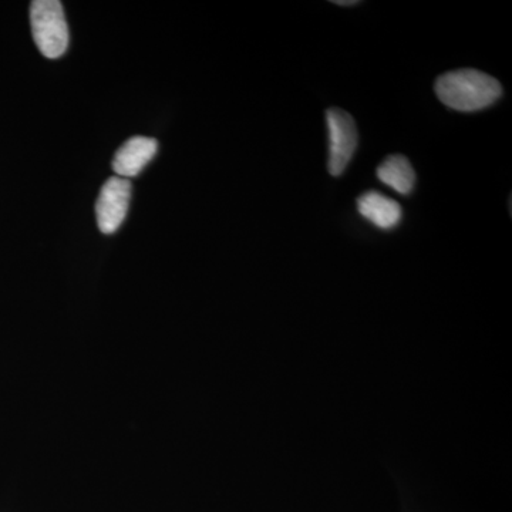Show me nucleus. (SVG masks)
I'll list each match as a JSON object with an SVG mask.
<instances>
[{
  "instance_id": "obj_5",
  "label": "nucleus",
  "mask_w": 512,
  "mask_h": 512,
  "mask_svg": "<svg viewBox=\"0 0 512 512\" xmlns=\"http://www.w3.org/2000/svg\"><path fill=\"white\" fill-rule=\"evenodd\" d=\"M157 140L148 137H133L116 153L113 170L117 177H136L156 156Z\"/></svg>"
},
{
  "instance_id": "obj_4",
  "label": "nucleus",
  "mask_w": 512,
  "mask_h": 512,
  "mask_svg": "<svg viewBox=\"0 0 512 512\" xmlns=\"http://www.w3.org/2000/svg\"><path fill=\"white\" fill-rule=\"evenodd\" d=\"M131 183L126 178L111 177L101 188L96 204L97 224L103 234H113L121 227L130 205Z\"/></svg>"
},
{
  "instance_id": "obj_3",
  "label": "nucleus",
  "mask_w": 512,
  "mask_h": 512,
  "mask_svg": "<svg viewBox=\"0 0 512 512\" xmlns=\"http://www.w3.org/2000/svg\"><path fill=\"white\" fill-rule=\"evenodd\" d=\"M326 124L329 133L328 170L333 177H340L355 156L359 133L353 117L339 107L326 111Z\"/></svg>"
},
{
  "instance_id": "obj_8",
  "label": "nucleus",
  "mask_w": 512,
  "mask_h": 512,
  "mask_svg": "<svg viewBox=\"0 0 512 512\" xmlns=\"http://www.w3.org/2000/svg\"><path fill=\"white\" fill-rule=\"evenodd\" d=\"M332 3H335V5H338V6H356V5H360V2H357V0H345V2H343V0H335V2H332Z\"/></svg>"
},
{
  "instance_id": "obj_1",
  "label": "nucleus",
  "mask_w": 512,
  "mask_h": 512,
  "mask_svg": "<svg viewBox=\"0 0 512 512\" xmlns=\"http://www.w3.org/2000/svg\"><path fill=\"white\" fill-rule=\"evenodd\" d=\"M434 90L444 106L463 113L487 109L503 96V87L498 80L474 69L441 74Z\"/></svg>"
},
{
  "instance_id": "obj_2",
  "label": "nucleus",
  "mask_w": 512,
  "mask_h": 512,
  "mask_svg": "<svg viewBox=\"0 0 512 512\" xmlns=\"http://www.w3.org/2000/svg\"><path fill=\"white\" fill-rule=\"evenodd\" d=\"M30 23L33 39L43 56L57 59L66 53L69 47V28L62 3L57 0L32 2Z\"/></svg>"
},
{
  "instance_id": "obj_6",
  "label": "nucleus",
  "mask_w": 512,
  "mask_h": 512,
  "mask_svg": "<svg viewBox=\"0 0 512 512\" xmlns=\"http://www.w3.org/2000/svg\"><path fill=\"white\" fill-rule=\"evenodd\" d=\"M357 211L380 229H392L402 221L403 210L399 202L376 191L365 192L357 198Z\"/></svg>"
},
{
  "instance_id": "obj_7",
  "label": "nucleus",
  "mask_w": 512,
  "mask_h": 512,
  "mask_svg": "<svg viewBox=\"0 0 512 512\" xmlns=\"http://www.w3.org/2000/svg\"><path fill=\"white\" fill-rule=\"evenodd\" d=\"M376 174L379 181L402 195H409L416 185V173L412 163L399 154L387 157L377 167Z\"/></svg>"
}]
</instances>
